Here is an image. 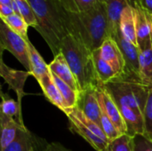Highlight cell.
Masks as SVG:
<instances>
[{
    "instance_id": "obj_1",
    "label": "cell",
    "mask_w": 152,
    "mask_h": 151,
    "mask_svg": "<svg viewBox=\"0 0 152 151\" xmlns=\"http://www.w3.org/2000/svg\"><path fill=\"white\" fill-rule=\"evenodd\" d=\"M28 2L37 20L36 30L56 56L60 53L62 40L69 35V12L60 0H28Z\"/></svg>"
},
{
    "instance_id": "obj_2",
    "label": "cell",
    "mask_w": 152,
    "mask_h": 151,
    "mask_svg": "<svg viewBox=\"0 0 152 151\" xmlns=\"http://www.w3.org/2000/svg\"><path fill=\"white\" fill-rule=\"evenodd\" d=\"M69 35L84 44L90 52L93 53L99 49L103 42L110 37L103 1L86 12H69Z\"/></svg>"
},
{
    "instance_id": "obj_3",
    "label": "cell",
    "mask_w": 152,
    "mask_h": 151,
    "mask_svg": "<svg viewBox=\"0 0 152 151\" xmlns=\"http://www.w3.org/2000/svg\"><path fill=\"white\" fill-rule=\"evenodd\" d=\"M60 53L64 55L81 93L97 87L100 81L95 71L92 52L84 44L69 35L62 40Z\"/></svg>"
},
{
    "instance_id": "obj_4",
    "label": "cell",
    "mask_w": 152,
    "mask_h": 151,
    "mask_svg": "<svg viewBox=\"0 0 152 151\" xmlns=\"http://www.w3.org/2000/svg\"><path fill=\"white\" fill-rule=\"evenodd\" d=\"M102 85L111 95L119 109H131L143 117L151 87L145 85L141 79L125 74Z\"/></svg>"
},
{
    "instance_id": "obj_5",
    "label": "cell",
    "mask_w": 152,
    "mask_h": 151,
    "mask_svg": "<svg viewBox=\"0 0 152 151\" xmlns=\"http://www.w3.org/2000/svg\"><path fill=\"white\" fill-rule=\"evenodd\" d=\"M28 41L12 30L7 24L0 19L1 52L3 53L4 50L10 52L21 63V65H23V67L26 69V71L31 72Z\"/></svg>"
},
{
    "instance_id": "obj_6",
    "label": "cell",
    "mask_w": 152,
    "mask_h": 151,
    "mask_svg": "<svg viewBox=\"0 0 152 151\" xmlns=\"http://www.w3.org/2000/svg\"><path fill=\"white\" fill-rule=\"evenodd\" d=\"M110 37L118 44L126 61V75L140 78V48L128 41L118 28ZM142 81V80H141Z\"/></svg>"
},
{
    "instance_id": "obj_7",
    "label": "cell",
    "mask_w": 152,
    "mask_h": 151,
    "mask_svg": "<svg viewBox=\"0 0 152 151\" xmlns=\"http://www.w3.org/2000/svg\"><path fill=\"white\" fill-rule=\"evenodd\" d=\"M96 95L100 106L104 109V111L106 112L111 122L118 128V130L120 132V133L126 134L127 128L125 120L120 113V110L116 102L114 101L113 98L111 97V95L104 88L102 83H99V85L96 87Z\"/></svg>"
},
{
    "instance_id": "obj_8",
    "label": "cell",
    "mask_w": 152,
    "mask_h": 151,
    "mask_svg": "<svg viewBox=\"0 0 152 151\" xmlns=\"http://www.w3.org/2000/svg\"><path fill=\"white\" fill-rule=\"evenodd\" d=\"M32 75L31 72L22 71L8 67L1 59L0 62V76L4 78V82L9 85V88L13 90L17 95V101L21 105L22 98L27 94L24 92L25 82L28 76Z\"/></svg>"
},
{
    "instance_id": "obj_9",
    "label": "cell",
    "mask_w": 152,
    "mask_h": 151,
    "mask_svg": "<svg viewBox=\"0 0 152 151\" xmlns=\"http://www.w3.org/2000/svg\"><path fill=\"white\" fill-rule=\"evenodd\" d=\"M99 49L103 60L112 67L118 77L124 75L126 72V61L116 41L110 36Z\"/></svg>"
},
{
    "instance_id": "obj_10",
    "label": "cell",
    "mask_w": 152,
    "mask_h": 151,
    "mask_svg": "<svg viewBox=\"0 0 152 151\" xmlns=\"http://www.w3.org/2000/svg\"><path fill=\"white\" fill-rule=\"evenodd\" d=\"M132 6L134 8L136 21L137 44L138 47L141 48L147 43L152 41L151 15L138 3H134Z\"/></svg>"
},
{
    "instance_id": "obj_11",
    "label": "cell",
    "mask_w": 152,
    "mask_h": 151,
    "mask_svg": "<svg viewBox=\"0 0 152 151\" xmlns=\"http://www.w3.org/2000/svg\"><path fill=\"white\" fill-rule=\"evenodd\" d=\"M48 67L53 74L61 78L73 90L81 93V90L77 82V79L72 73L64 55L61 53L54 56V59L48 64Z\"/></svg>"
},
{
    "instance_id": "obj_12",
    "label": "cell",
    "mask_w": 152,
    "mask_h": 151,
    "mask_svg": "<svg viewBox=\"0 0 152 151\" xmlns=\"http://www.w3.org/2000/svg\"><path fill=\"white\" fill-rule=\"evenodd\" d=\"M92 121L101 126V107L96 95V87L82 92L77 105Z\"/></svg>"
},
{
    "instance_id": "obj_13",
    "label": "cell",
    "mask_w": 152,
    "mask_h": 151,
    "mask_svg": "<svg viewBox=\"0 0 152 151\" xmlns=\"http://www.w3.org/2000/svg\"><path fill=\"white\" fill-rule=\"evenodd\" d=\"M69 121L70 130L75 133L79 134L84 138L96 151H103L109 145L110 142H106L95 135L91 130H89L85 125H83L74 115L69 112H65Z\"/></svg>"
},
{
    "instance_id": "obj_14",
    "label": "cell",
    "mask_w": 152,
    "mask_h": 151,
    "mask_svg": "<svg viewBox=\"0 0 152 151\" xmlns=\"http://www.w3.org/2000/svg\"><path fill=\"white\" fill-rule=\"evenodd\" d=\"M109 23L110 36L120 28V19L124 9L130 4L128 0H103Z\"/></svg>"
},
{
    "instance_id": "obj_15",
    "label": "cell",
    "mask_w": 152,
    "mask_h": 151,
    "mask_svg": "<svg viewBox=\"0 0 152 151\" xmlns=\"http://www.w3.org/2000/svg\"><path fill=\"white\" fill-rule=\"evenodd\" d=\"M0 125H1V150L8 147L17 137L18 132L21 127H25L19 123L15 118L7 117L0 113Z\"/></svg>"
},
{
    "instance_id": "obj_16",
    "label": "cell",
    "mask_w": 152,
    "mask_h": 151,
    "mask_svg": "<svg viewBox=\"0 0 152 151\" xmlns=\"http://www.w3.org/2000/svg\"><path fill=\"white\" fill-rule=\"evenodd\" d=\"M38 144L37 137L26 127H21L18 132L16 139L1 151H38Z\"/></svg>"
},
{
    "instance_id": "obj_17",
    "label": "cell",
    "mask_w": 152,
    "mask_h": 151,
    "mask_svg": "<svg viewBox=\"0 0 152 151\" xmlns=\"http://www.w3.org/2000/svg\"><path fill=\"white\" fill-rule=\"evenodd\" d=\"M38 84L40 85L43 93L47 98V100L52 104H53L54 106H56L63 111L65 109L64 101L59 88L57 87L51 75V72H49L40 81H38Z\"/></svg>"
},
{
    "instance_id": "obj_18",
    "label": "cell",
    "mask_w": 152,
    "mask_h": 151,
    "mask_svg": "<svg viewBox=\"0 0 152 151\" xmlns=\"http://www.w3.org/2000/svg\"><path fill=\"white\" fill-rule=\"evenodd\" d=\"M140 78L142 82L152 87V41L140 48Z\"/></svg>"
},
{
    "instance_id": "obj_19",
    "label": "cell",
    "mask_w": 152,
    "mask_h": 151,
    "mask_svg": "<svg viewBox=\"0 0 152 151\" xmlns=\"http://www.w3.org/2000/svg\"><path fill=\"white\" fill-rule=\"evenodd\" d=\"M120 30L128 41L138 45L135 16L134 8L131 4L127 5L122 12L120 19Z\"/></svg>"
},
{
    "instance_id": "obj_20",
    "label": "cell",
    "mask_w": 152,
    "mask_h": 151,
    "mask_svg": "<svg viewBox=\"0 0 152 151\" xmlns=\"http://www.w3.org/2000/svg\"><path fill=\"white\" fill-rule=\"evenodd\" d=\"M28 45L30 66H31V73L32 76L38 82L50 72V69L48 64L45 61V60L37 52L36 47L32 44L30 40L28 41Z\"/></svg>"
},
{
    "instance_id": "obj_21",
    "label": "cell",
    "mask_w": 152,
    "mask_h": 151,
    "mask_svg": "<svg viewBox=\"0 0 152 151\" xmlns=\"http://www.w3.org/2000/svg\"><path fill=\"white\" fill-rule=\"evenodd\" d=\"M92 55H93V61H94L95 71L100 83L102 84L108 83L118 77L117 73L112 69V67L102 57L100 49L94 51L92 53Z\"/></svg>"
},
{
    "instance_id": "obj_22",
    "label": "cell",
    "mask_w": 152,
    "mask_h": 151,
    "mask_svg": "<svg viewBox=\"0 0 152 151\" xmlns=\"http://www.w3.org/2000/svg\"><path fill=\"white\" fill-rule=\"evenodd\" d=\"M51 75H52V77H53V80H54L57 87L59 88L61 94L63 98L65 109H73V108L77 107V105L78 103L80 93H77L75 90H73L65 82H63L61 78H59L57 76H55L52 72H51Z\"/></svg>"
},
{
    "instance_id": "obj_23",
    "label": "cell",
    "mask_w": 152,
    "mask_h": 151,
    "mask_svg": "<svg viewBox=\"0 0 152 151\" xmlns=\"http://www.w3.org/2000/svg\"><path fill=\"white\" fill-rule=\"evenodd\" d=\"M1 98V113L7 117L15 118L20 125H24L21 116V105L18 101L12 99L7 93H2Z\"/></svg>"
},
{
    "instance_id": "obj_24",
    "label": "cell",
    "mask_w": 152,
    "mask_h": 151,
    "mask_svg": "<svg viewBox=\"0 0 152 151\" xmlns=\"http://www.w3.org/2000/svg\"><path fill=\"white\" fill-rule=\"evenodd\" d=\"M64 113L65 112H69L71 113L72 115H74L83 125H85L89 130H91L95 135H97L100 139L103 140L104 142H110V141L108 140L107 136L105 135L103 130L102 129V127L97 125L96 123H94V121H92L89 117H87L84 113L83 111L78 108V107H75L73 109H65L63 111Z\"/></svg>"
},
{
    "instance_id": "obj_25",
    "label": "cell",
    "mask_w": 152,
    "mask_h": 151,
    "mask_svg": "<svg viewBox=\"0 0 152 151\" xmlns=\"http://www.w3.org/2000/svg\"><path fill=\"white\" fill-rule=\"evenodd\" d=\"M0 19L4 20L12 30H13L15 33L22 36L25 40L27 41L29 40L28 36V28L29 26L28 25L26 20L22 18V16L17 13H13L6 17L0 16Z\"/></svg>"
},
{
    "instance_id": "obj_26",
    "label": "cell",
    "mask_w": 152,
    "mask_h": 151,
    "mask_svg": "<svg viewBox=\"0 0 152 151\" xmlns=\"http://www.w3.org/2000/svg\"><path fill=\"white\" fill-rule=\"evenodd\" d=\"M103 151H135V137L129 134H122L110 142Z\"/></svg>"
},
{
    "instance_id": "obj_27",
    "label": "cell",
    "mask_w": 152,
    "mask_h": 151,
    "mask_svg": "<svg viewBox=\"0 0 152 151\" xmlns=\"http://www.w3.org/2000/svg\"><path fill=\"white\" fill-rule=\"evenodd\" d=\"M66 10L71 12H83L93 9L103 0H60Z\"/></svg>"
},
{
    "instance_id": "obj_28",
    "label": "cell",
    "mask_w": 152,
    "mask_h": 151,
    "mask_svg": "<svg viewBox=\"0 0 152 151\" xmlns=\"http://www.w3.org/2000/svg\"><path fill=\"white\" fill-rule=\"evenodd\" d=\"M13 2L16 4L20 14L26 20L28 25L36 29L37 27V20L28 0H13Z\"/></svg>"
},
{
    "instance_id": "obj_29",
    "label": "cell",
    "mask_w": 152,
    "mask_h": 151,
    "mask_svg": "<svg viewBox=\"0 0 152 151\" xmlns=\"http://www.w3.org/2000/svg\"><path fill=\"white\" fill-rule=\"evenodd\" d=\"M101 127L110 142L122 135L120 132L118 130V128L115 126V125L111 122V120L110 119V117H108V115L106 114V112L102 107H101Z\"/></svg>"
},
{
    "instance_id": "obj_30",
    "label": "cell",
    "mask_w": 152,
    "mask_h": 151,
    "mask_svg": "<svg viewBox=\"0 0 152 151\" xmlns=\"http://www.w3.org/2000/svg\"><path fill=\"white\" fill-rule=\"evenodd\" d=\"M144 132L143 137L152 142V87L149 93V97L143 112Z\"/></svg>"
},
{
    "instance_id": "obj_31",
    "label": "cell",
    "mask_w": 152,
    "mask_h": 151,
    "mask_svg": "<svg viewBox=\"0 0 152 151\" xmlns=\"http://www.w3.org/2000/svg\"><path fill=\"white\" fill-rule=\"evenodd\" d=\"M135 151H152V142L142 135L135 137Z\"/></svg>"
},
{
    "instance_id": "obj_32",
    "label": "cell",
    "mask_w": 152,
    "mask_h": 151,
    "mask_svg": "<svg viewBox=\"0 0 152 151\" xmlns=\"http://www.w3.org/2000/svg\"><path fill=\"white\" fill-rule=\"evenodd\" d=\"M44 151H71L66 147H64L62 144L59 142H52L46 144Z\"/></svg>"
},
{
    "instance_id": "obj_33",
    "label": "cell",
    "mask_w": 152,
    "mask_h": 151,
    "mask_svg": "<svg viewBox=\"0 0 152 151\" xmlns=\"http://www.w3.org/2000/svg\"><path fill=\"white\" fill-rule=\"evenodd\" d=\"M134 3H138L142 5V7L147 11L151 15H152V0H130L131 5Z\"/></svg>"
},
{
    "instance_id": "obj_34",
    "label": "cell",
    "mask_w": 152,
    "mask_h": 151,
    "mask_svg": "<svg viewBox=\"0 0 152 151\" xmlns=\"http://www.w3.org/2000/svg\"><path fill=\"white\" fill-rule=\"evenodd\" d=\"M13 13H14V12L11 6L0 4V16L1 17H6V16L12 15Z\"/></svg>"
},
{
    "instance_id": "obj_35",
    "label": "cell",
    "mask_w": 152,
    "mask_h": 151,
    "mask_svg": "<svg viewBox=\"0 0 152 151\" xmlns=\"http://www.w3.org/2000/svg\"><path fill=\"white\" fill-rule=\"evenodd\" d=\"M0 4L11 6L12 8V0H0ZM13 10V9H12Z\"/></svg>"
},
{
    "instance_id": "obj_36",
    "label": "cell",
    "mask_w": 152,
    "mask_h": 151,
    "mask_svg": "<svg viewBox=\"0 0 152 151\" xmlns=\"http://www.w3.org/2000/svg\"><path fill=\"white\" fill-rule=\"evenodd\" d=\"M128 1H129V2H130V0H128Z\"/></svg>"
},
{
    "instance_id": "obj_37",
    "label": "cell",
    "mask_w": 152,
    "mask_h": 151,
    "mask_svg": "<svg viewBox=\"0 0 152 151\" xmlns=\"http://www.w3.org/2000/svg\"><path fill=\"white\" fill-rule=\"evenodd\" d=\"M151 20H152V15H151Z\"/></svg>"
}]
</instances>
